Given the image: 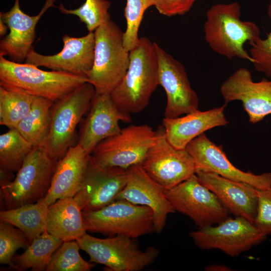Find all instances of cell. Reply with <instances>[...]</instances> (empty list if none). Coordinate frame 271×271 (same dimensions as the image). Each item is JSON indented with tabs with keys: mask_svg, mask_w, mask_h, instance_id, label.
Masks as SVG:
<instances>
[{
	"mask_svg": "<svg viewBox=\"0 0 271 271\" xmlns=\"http://www.w3.org/2000/svg\"><path fill=\"white\" fill-rule=\"evenodd\" d=\"M94 34V62L87 81L93 86L96 93L110 94L127 72L129 52L123 44V32L112 20L99 26Z\"/></svg>",
	"mask_w": 271,
	"mask_h": 271,
	"instance_id": "cell-4",
	"label": "cell"
},
{
	"mask_svg": "<svg viewBox=\"0 0 271 271\" xmlns=\"http://www.w3.org/2000/svg\"><path fill=\"white\" fill-rule=\"evenodd\" d=\"M220 92L225 104L241 101L252 124L271 114V80L254 82L246 68H239L229 76L221 84Z\"/></svg>",
	"mask_w": 271,
	"mask_h": 271,
	"instance_id": "cell-15",
	"label": "cell"
},
{
	"mask_svg": "<svg viewBox=\"0 0 271 271\" xmlns=\"http://www.w3.org/2000/svg\"><path fill=\"white\" fill-rule=\"evenodd\" d=\"M56 0H46L39 13L29 16L20 8V1L15 0L11 9L1 12L0 19L7 25L9 33L0 41V55L8 56L10 60L22 63L25 61L36 38V27L44 14L54 6Z\"/></svg>",
	"mask_w": 271,
	"mask_h": 271,
	"instance_id": "cell-19",
	"label": "cell"
},
{
	"mask_svg": "<svg viewBox=\"0 0 271 271\" xmlns=\"http://www.w3.org/2000/svg\"><path fill=\"white\" fill-rule=\"evenodd\" d=\"M159 85L158 62L155 43L142 37L129 51L124 76L110 94L121 111L130 114L143 110Z\"/></svg>",
	"mask_w": 271,
	"mask_h": 271,
	"instance_id": "cell-1",
	"label": "cell"
},
{
	"mask_svg": "<svg viewBox=\"0 0 271 271\" xmlns=\"http://www.w3.org/2000/svg\"><path fill=\"white\" fill-rule=\"evenodd\" d=\"M164 191L175 211L189 217L198 227L216 225L230 217V212L196 174Z\"/></svg>",
	"mask_w": 271,
	"mask_h": 271,
	"instance_id": "cell-11",
	"label": "cell"
},
{
	"mask_svg": "<svg viewBox=\"0 0 271 271\" xmlns=\"http://www.w3.org/2000/svg\"><path fill=\"white\" fill-rule=\"evenodd\" d=\"M268 15L271 19V3L268 7ZM249 55L255 69L271 79V33L266 38L259 37L248 43Z\"/></svg>",
	"mask_w": 271,
	"mask_h": 271,
	"instance_id": "cell-34",
	"label": "cell"
},
{
	"mask_svg": "<svg viewBox=\"0 0 271 271\" xmlns=\"http://www.w3.org/2000/svg\"><path fill=\"white\" fill-rule=\"evenodd\" d=\"M196 0H156L155 7L162 15H182L191 9Z\"/></svg>",
	"mask_w": 271,
	"mask_h": 271,
	"instance_id": "cell-36",
	"label": "cell"
},
{
	"mask_svg": "<svg viewBox=\"0 0 271 271\" xmlns=\"http://www.w3.org/2000/svg\"><path fill=\"white\" fill-rule=\"evenodd\" d=\"M34 146L16 128L0 136V172L13 173L22 166Z\"/></svg>",
	"mask_w": 271,
	"mask_h": 271,
	"instance_id": "cell-28",
	"label": "cell"
},
{
	"mask_svg": "<svg viewBox=\"0 0 271 271\" xmlns=\"http://www.w3.org/2000/svg\"><path fill=\"white\" fill-rule=\"evenodd\" d=\"M90 155L77 143L57 162L50 189L43 201L48 206L57 200L73 197L78 191Z\"/></svg>",
	"mask_w": 271,
	"mask_h": 271,
	"instance_id": "cell-23",
	"label": "cell"
},
{
	"mask_svg": "<svg viewBox=\"0 0 271 271\" xmlns=\"http://www.w3.org/2000/svg\"><path fill=\"white\" fill-rule=\"evenodd\" d=\"M158 62L159 85L164 89V117L174 118L198 109L199 98L184 65L154 42Z\"/></svg>",
	"mask_w": 271,
	"mask_h": 271,
	"instance_id": "cell-14",
	"label": "cell"
},
{
	"mask_svg": "<svg viewBox=\"0 0 271 271\" xmlns=\"http://www.w3.org/2000/svg\"><path fill=\"white\" fill-rule=\"evenodd\" d=\"M76 241L90 262L103 264L111 271H140L153 263L159 255L155 247L142 250L135 239L124 235L99 238L86 233Z\"/></svg>",
	"mask_w": 271,
	"mask_h": 271,
	"instance_id": "cell-6",
	"label": "cell"
},
{
	"mask_svg": "<svg viewBox=\"0 0 271 271\" xmlns=\"http://www.w3.org/2000/svg\"><path fill=\"white\" fill-rule=\"evenodd\" d=\"M241 15V6L237 2L212 6L206 15L204 39L220 55L251 62L244 45L259 37L260 30L254 22L242 21Z\"/></svg>",
	"mask_w": 271,
	"mask_h": 271,
	"instance_id": "cell-2",
	"label": "cell"
},
{
	"mask_svg": "<svg viewBox=\"0 0 271 271\" xmlns=\"http://www.w3.org/2000/svg\"><path fill=\"white\" fill-rule=\"evenodd\" d=\"M227 104L206 111L198 109L174 118L162 121L170 143L178 149H185L194 139L211 128L228 124L224 111Z\"/></svg>",
	"mask_w": 271,
	"mask_h": 271,
	"instance_id": "cell-22",
	"label": "cell"
},
{
	"mask_svg": "<svg viewBox=\"0 0 271 271\" xmlns=\"http://www.w3.org/2000/svg\"><path fill=\"white\" fill-rule=\"evenodd\" d=\"M57 162L44 147H34L13 181L1 186L6 209L36 203L50 189Z\"/></svg>",
	"mask_w": 271,
	"mask_h": 271,
	"instance_id": "cell-5",
	"label": "cell"
},
{
	"mask_svg": "<svg viewBox=\"0 0 271 271\" xmlns=\"http://www.w3.org/2000/svg\"><path fill=\"white\" fill-rule=\"evenodd\" d=\"M156 135V131L147 124L130 125L99 143L90 157L100 164L127 170L142 163Z\"/></svg>",
	"mask_w": 271,
	"mask_h": 271,
	"instance_id": "cell-12",
	"label": "cell"
},
{
	"mask_svg": "<svg viewBox=\"0 0 271 271\" xmlns=\"http://www.w3.org/2000/svg\"><path fill=\"white\" fill-rule=\"evenodd\" d=\"M47 231L63 242L77 240L86 233L82 211L74 197L58 199L49 206Z\"/></svg>",
	"mask_w": 271,
	"mask_h": 271,
	"instance_id": "cell-24",
	"label": "cell"
},
{
	"mask_svg": "<svg viewBox=\"0 0 271 271\" xmlns=\"http://www.w3.org/2000/svg\"><path fill=\"white\" fill-rule=\"evenodd\" d=\"M31 242L25 234L14 226L0 221V263L14 267L13 258L17 250L26 248Z\"/></svg>",
	"mask_w": 271,
	"mask_h": 271,
	"instance_id": "cell-33",
	"label": "cell"
},
{
	"mask_svg": "<svg viewBox=\"0 0 271 271\" xmlns=\"http://www.w3.org/2000/svg\"><path fill=\"white\" fill-rule=\"evenodd\" d=\"M228 269L226 266H222V265H218V267H217L216 265H211L209 267H208V270H226V269Z\"/></svg>",
	"mask_w": 271,
	"mask_h": 271,
	"instance_id": "cell-38",
	"label": "cell"
},
{
	"mask_svg": "<svg viewBox=\"0 0 271 271\" xmlns=\"http://www.w3.org/2000/svg\"><path fill=\"white\" fill-rule=\"evenodd\" d=\"M48 207L43 199L35 203L1 211L0 220L21 230L31 243L47 231Z\"/></svg>",
	"mask_w": 271,
	"mask_h": 271,
	"instance_id": "cell-25",
	"label": "cell"
},
{
	"mask_svg": "<svg viewBox=\"0 0 271 271\" xmlns=\"http://www.w3.org/2000/svg\"><path fill=\"white\" fill-rule=\"evenodd\" d=\"M131 121L130 114L119 110L110 94L96 93L80 131L78 143L90 155L99 143L121 130L120 121Z\"/></svg>",
	"mask_w": 271,
	"mask_h": 271,
	"instance_id": "cell-20",
	"label": "cell"
},
{
	"mask_svg": "<svg viewBox=\"0 0 271 271\" xmlns=\"http://www.w3.org/2000/svg\"><path fill=\"white\" fill-rule=\"evenodd\" d=\"M196 175L200 182L218 197L230 213L245 218L254 224L258 189L212 172L197 170Z\"/></svg>",
	"mask_w": 271,
	"mask_h": 271,
	"instance_id": "cell-21",
	"label": "cell"
},
{
	"mask_svg": "<svg viewBox=\"0 0 271 271\" xmlns=\"http://www.w3.org/2000/svg\"><path fill=\"white\" fill-rule=\"evenodd\" d=\"M186 150L193 158L197 171L212 172L226 178L248 183L258 189L271 187V173L259 175L244 172L227 159L220 146H217L203 133L192 140Z\"/></svg>",
	"mask_w": 271,
	"mask_h": 271,
	"instance_id": "cell-17",
	"label": "cell"
},
{
	"mask_svg": "<svg viewBox=\"0 0 271 271\" xmlns=\"http://www.w3.org/2000/svg\"><path fill=\"white\" fill-rule=\"evenodd\" d=\"M62 243L46 231L36 237L23 253L13 257V268L18 270H45L52 255Z\"/></svg>",
	"mask_w": 271,
	"mask_h": 271,
	"instance_id": "cell-27",
	"label": "cell"
},
{
	"mask_svg": "<svg viewBox=\"0 0 271 271\" xmlns=\"http://www.w3.org/2000/svg\"><path fill=\"white\" fill-rule=\"evenodd\" d=\"M82 215L85 229L91 232L134 239L155 232L152 210L123 199L95 211L82 212Z\"/></svg>",
	"mask_w": 271,
	"mask_h": 271,
	"instance_id": "cell-7",
	"label": "cell"
},
{
	"mask_svg": "<svg viewBox=\"0 0 271 271\" xmlns=\"http://www.w3.org/2000/svg\"><path fill=\"white\" fill-rule=\"evenodd\" d=\"M195 245L203 250L219 249L234 257L264 241L266 236L245 218L228 217L214 225L190 232Z\"/></svg>",
	"mask_w": 271,
	"mask_h": 271,
	"instance_id": "cell-10",
	"label": "cell"
},
{
	"mask_svg": "<svg viewBox=\"0 0 271 271\" xmlns=\"http://www.w3.org/2000/svg\"><path fill=\"white\" fill-rule=\"evenodd\" d=\"M156 131L155 141L141 164L148 175L166 191L195 174L197 167L186 149H177L170 143L162 125Z\"/></svg>",
	"mask_w": 271,
	"mask_h": 271,
	"instance_id": "cell-9",
	"label": "cell"
},
{
	"mask_svg": "<svg viewBox=\"0 0 271 271\" xmlns=\"http://www.w3.org/2000/svg\"><path fill=\"white\" fill-rule=\"evenodd\" d=\"M156 0H126L124 16L126 22L123 32V44L129 52L137 44L139 28L145 11L155 5Z\"/></svg>",
	"mask_w": 271,
	"mask_h": 271,
	"instance_id": "cell-32",
	"label": "cell"
},
{
	"mask_svg": "<svg viewBox=\"0 0 271 271\" xmlns=\"http://www.w3.org/2000/svg\"><path fill=\"white\" fill-rule=\"evenodd\" d=\"M126 169L100 164L90 157L74 198L82 212L100 209L116 200L126 185Z\"/></svg>",
	"mask_w": 271,
	"mask_h": 271,
	"instance_id": "cell-13",
	"label": "cell"
},
{
	"mask_svg": "<svg viewBox=\"0 0 271 271\" xmlns=\"http://www.w3.org/2000/svg\"><path fill=\"white\" fill-rule=\"evenodd\" d=\"M76 240L66 241L54 252L46 268V271H89L94 263L80 255Z\"/></svg>",
	"mask_w": 271,
	"mask_h": 271,
	"instance_id": "cell-30",
	"label": "cell"
},
{
	"mask_svg": "<svg viewBox=\"0 0 271 271\" xmlns=\"http://www.w3.org/2000/svg\"><path fill=\"white\" fill-rule=\"evenodd\" d=\"M9 30L8 27L6 23L0 19V35L3 37L6 35L7 31Z\"/></svg>",
	"mask_w": 271,
	"mask_h": 271,
	"instance_id": "cell-37",
	"label": "cell"
},
{
	"mask_svg": "<svg viewBox=\"0 0 271 271\" xmlns=\"http://www.w3.org/2000/svg\"><path fill=\"white\" fill-rule=\"evenodd\" d=\"M35 98L0 86V124L16 128L29 112Z\"/></svg>",
	"mask_w": 271,
	"mask_h": 271,
	"instance_id": "cell-29",
	"label": "cell"
},
{
	"mask_svg": "<svg viewBox=\"0 0 271 271\" xmlns=\"http://www.w3.org/2000/svg\"><path fill=\"white\" fill-rule=\"evenodd\" d=\"M255 225L265 236L271 234V187L258 189Z\"/></svg>",
	"mask_w": 271,
	"mask_h": 271,
	"instance_id": "cell-35",
	"label": "cell"
},
{
	"mask_svg": "<svg viewBox=\"0 0 271 271\" xmlns=\"http://www.w3.org/2000/svg\"><path fill=\"white\" fill-rule=\"evenodd\" d=\"M125 186L116 200L123 199L133 204L145 206L154 213L155 232L164 229L168 215L175 212L164 189L145 172L141 164L127 169Z\"/></svg>",
	"mask_w": 271,
	"mask_h": 271,
	"instance_id": "cell-18",
	"label": "cell"
},
{
	"mask_svg": "<svg viewBox=\"0 0 271 271\" xmlns=\"http://www.w3.org/2000/svg\"><path fill=\"white\" fill-rule=\"evenodd\" d=\"M95 93L93 86L86 82L53 104L45 149L55 161L61 159L72 146L76 128L90 108Z\"/></svg>",
	"mask_w": 271,
	"mask_h": 271,
	"instance_id": "cell-8",
	"label": "cell"
},
{
	"mask_svg": "<svg viewBox=\"0 0 271 271\" xmlns=\"http://www.w3.org/2000/svg\"><path fill=\"white\" fill-rule=\"evenodd\" d=\"M86 82L85 77L57 71H45L28 63H18L0 55V86L54 102Z\"/></svg>",
	"mask_w": 271,
	"mask_h": 271,
	"instance_id": "cell-3",
	"label": "cell"
},
{
	"mask_svg": "<svg viewBox=\"0 0 271 271\" xmlns=\"http://www.w3.org/2000/svg\"><path fill=\"white\" fill-rule=\"evenodd\" d=\"M54 102L48 99L35 97L31 110L16 127L34 147L45 148L51 123V108Z\"/></svg>",
	"mask_w": 271,
	"mask_h": 271,
	"instance_id": "cell-26",
	"label": "cell"
},
{
	"mask_svg": "<svg viewBox=\"0 0 271 271\" xmlns=\"http://www.w3.org/2000/svg\"><path fill=\"white\" fill-rule=\"evenodd\" d=\"M110 5L111 2L107 0H85L83 5L75 9H66L62 4L58 8L63 14L78 17L89 32H93L99 26L110 20L108 13Z\"/></svg>",
	"mask_w": 271,
	"mask_h": 271,
	"instance_id": "cell-31",
	"label": "cell"
},
{
	"mask_svg": "<svg viewBox=\"0 0 271 271\" xmlns=\"http://www.w3.org/2000/svg\"><path fill=\"white\" fill-rule=\"evenodd\" d=\"M62 40L63 48L58 53L44 55L37 53L33 48L28 54L25 63L87 78L94 62V32H89L81 37L64 35Z\"/></svg>",
	"mask_w": 271,
	"mask_h": 271,
	"instance_id": "cell-16",
	"label": "cell"
}]
</instances>
